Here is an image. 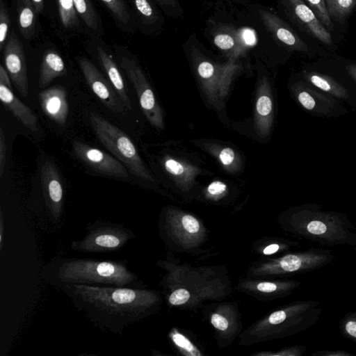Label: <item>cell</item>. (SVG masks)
Wrapping results in <instances>:
<instances>
[{
  "mask_svg": "<svg viewBox=\"0 0 356 356\" xmlns=\"http://www.w3.org/2000/svg\"><path fill=\"white\" fill-rule=\"evenodd\" d=\"M113 47L118 57L120 66L135 88L146 118L154 127L163 129L164 122L161 108L156 100L151 86L139 63L124 47L115 44Z\"/></svg>",
  "mask_w": 356,
  "mask_h": 356,
  "instance_id": "52a82bcc",
  "label": "cell"
},
{
  "mask_svg": "<svg viewBox=\"0 0 356 356\" xmlns=\"http://www.w3.org/2000/svg\"><path fill=\"white\" fill-rule=\"evenodd\" d=\"M331 19L343 23L356 6V0H325Z\"/></svg>",
  "mask_w": 356,
  "mask_h": 356,
  "instance_id": "83f0119b",
  "label": "cell"
},
{
  "mask_svg": "<svg viewBox=\"0 0 356 356\" xmlns=\"http://www.w3.org/2000/svg\"><path fill=\"white\" fill-rule=\"evenodd\" d=\"M309 6L314 12L317 17L323 24L326 29L332 30V20L326 9L325 0H305Z\"/></svg>",
  "mask_w": 356,
  "mask_h": 356,
  "instance_id": "4dcf8cb0",
  "label": "cell"
},
{
  "mask_svg": "<svg viewBox=\"0 0 356 356\" xmlns=\"http://www.w3.org/2000/svg\"><path fill=\"white\" fill-rule=\"evenodd\" d=\"M55 289L99 330L118 335L143 318L154 301L139 288L64 284Z\"/></svg>",
  "mask_w": 356,
  "mask_h": 356,
  "instance_id": "6da1fadb",
  "label": "cell"
},
{
  "mask_svg": "<svg viewBox=\"0 0 356 356\" xmlns=\"http://www.w3.org/2000/svg\"><path fill=\"white\" fill-rule=\"evenodd\" d=\"M79 17L96 37L104 33L101 19L90 0H73Z\"/></svg>",
  "mask_w": 356,
  "mask_h": 356,
  "instance_id": "cb8c5ba5",
  "label": "cell"
},
{
  "mask_svg": "<svg viewBox=\"0 0 356 356\" xmlns=\"http://www.w3.org/2000/svg\"><path fill=\"white\" fill-rule=\"evenodd\" d=\"M197 78L209 102L220 108L230 88L233 77L238 70L235 61L220 65L213 62L199 52L193 56Z\"/></svg>",
  "mask_w": 356,
  "mask_h": 356,
  "instance_id": "8992f818",
  "label": "cell"
},
{
  "mask_svg": "<svg viewBox=\"0 0 356 356\" xmlns=\"http://www.w3.org/2000/svg\"><path fill=\"white\" fill-rule=\"evenodd\" d=\"M109 11L117 27L126 33H134L137 25L129 6L124 0H99Z\"/></svg>",
  "mask_w": 356,
  "mask_h": 356,
  "instance_id": "ffe728a7",
  "label": "cell"
},
{
  "mask_svg": "<svg viewBox=\"0 0 356 356\" xmlns=\"http://www.w3.org/2000/svg\"><path fill=\"white\" fill-rule=\"evenodd\" d=\"M259 14L263 24L280 43L293 51H308V47L302 39L277 15L263 10L259 11Z\"/></svg>",
  "mask_w": 356,
  "mask_h": 356,
  "instance_id": "9a60e30c",
  "label": "cell"
},
{
  "mask_svg": "<svg viewBox=\"0 0 356 356\" xmlns=\"http://www.w3.org/2000/svg\"><path fill=\"white\" fill-rule=\"evenodd\" d=\"M227 189V185L221 181H213L207 188V193L210 197H218L222 195Z\"/></svg>",
  "mask_w": 356,
  "mask_h": 356,
  "instance_id": "836d02e7",
  "label": "cell"
},
{
  "mask_svg": "<svg viewBox=\"0 0 356 356\" xmlns=\"http://www.w3.org/2000/svg\"><path fill=\"white\" fill-rule=\"evenodd\" d=\"M238 48L236 57L242 55L248 49L254 45L257 42L255 32L250 28L237 29Z\"/></svg>",
  "mask_w": 356,
  "mask_h": 356,
  "instance_id": "f546056e",
  "label": "cell"
},
{
  "mask_svg": "<svg viewBox=\"0 0 356 356\" xmlns=\"http://www.w3.org/2000/svg\"><path fill=\"white\" fill-rule=\"evenodd\" d=\"M3 61L9 76L20 95H29V82L26 63L23 45L13 31L3 50Z\"/></svg>",
  "mask_w": 356,
  "mask_h": 356,
  "instance_id": "9c48e42d",
  "label": "cell"
},
{
  "mask_svg": "<svg viewBox=\"0 0 356 356\" xmlns=\"http://www.w3.org/2000/svg\"><path fill=\"white\" fill-rule=\"evenodd\" d=\"M293 223L297 234L319 245L356 247V225L343 213L312 205L298 210Z\"/></svg>",
  "mask_w": 356,
  "mask_h": 356,
  "instance_id": "3957f363",
  "label": "cell"
},
{
  "mask_svg": "<svg viewBox=\"0 0 356 356\" xmlns=\"http://www.w3.org/2000/svg\"><path fill=\"white\" fill-rule=\"evenodd\" d=\"M339 330L342 336L356 343V312L346 314L339 322Z\"/></svg>",
  "mask_w": 356,
  "mask_h": 356,
  "instance_id": "f1b7e54d",
  "label": "cell"
},
{
  "mask_svg": "<svg viewBox=\"0 0 356 356\" xmlns=\"http://www.w3.org/2000/svg\"><path fill=\"white\" fill-rule=\"evenodd\" d=\"M137 28L143 32L151 30L159 20V15L150 0H128Z\"/></svg>",
  "mask_w": 356,
  "mask_h": 356,
  "instance_id": "44dd1931",
  "label": "cell"
},
{
  "mask_svg": "<svg viewBox=\"0 0 356 356\" xmlns=\"http://www.w3.org/2000/svg\"><path fill=\"white\" fill-rule=\"evenodd\" d=\"M184 228L190 233H196L199 231L200 225L198 221L192 216L186 215L181 220Z\"/></svg>",
  "mask_w": 356,
  "mask_h": 356,
  "instance_id": "74e56055",
  "label": "cell"
},
{
  "mask_svg": "<svg viewBox=\"0 0 356 356\" xmlns=\"http://www.w3.org/2000/svg\"><path fill=\"white\" fill-rule=\"evenodd\" d=\"M88 46L95 53L99 63L105 72L124 107L131 110V101L127 94L124 79L107 45L100 40L99 37L93 36L89 40Z\"/></svg>",
  "mask_w": 356,
  "mask_h": 356,
  "instance_id": "7c38bea8",
  "label": "cell"
},
{
  "mask_svg": "<svg viewBox=\"0 0 356 356\" xmlns=\"http://www.w3.org/2000/svg\"><path fill=\"white\" fill-rule=\"evenodd\" d=\"M86 231L83 238L71 242L72 250L86 253L115 252L135 237L130 228L110 221L88 223Z\"/></svg>",
  "mask_w": 356,
  "mask_h": 356,
  "instance_id": "5b68a950",
  "label": "cell"
},
{
  "mask_svg": "<svg viewBox=\"0 0 356 356\" xmlns=\"http://www.w3.org/2000/svg\"><path fill=\"white\" fill-rule=\"evenodd\" d=\"M173 341L180 348L190 352L192 355H200L196 352L195 348L190 341L179 333H175L172 335Z\"/></svg>",
  "mask_w": 356,
  "mask_h": 356,
  "instance_id": "d590c367",
  "label": "cell"
},
{
  "mask_svg": "<svg viewBox=\"0 0 356 356\" xmlns=\"http://www.w3.org/2000/svg\"><path fill=\"white\" fill-rule=\"evenodd\" d=\"M4 3V0H0V4Z\"/></svg>",
  "mask_w": 356,
  "mask_h": 356,
  "instance_id": "7dc6e473",
  "label": "cell"
},
{
  "mask_svg": "<svg viewBox=\"0 0 356 356\" xmlns=\"http://www.w3.org/2000/svg\"><path fill=\"white\" fill-rule=\"evenodd\" d=\"M6 158V143L4 136L3 131L0 127V177L1 178L3 174Z\"/></svg>",
  "mask_w": 356,
  "mask_h": 356,
  "instance_id": "8d00e7d4",
  "label": "cell"
},
{
  "mask_svg": "<svg viewBox=\"0 0 356 356\" xmlns=\"http://www.w3.org/2000/svg\"><path fill=\"white\" fill-rule=\"evenodd\" d=\"M90 121L101 143L132 175L145 181H154L133 142L122 130L97 113L90 114Z\"/></svg>",
  "mask_w": 356,
  "mask_h": 356,
  "instance_id": "277c9868",
  "label": "cell"
},
{
  "mask_svg": "<svg viewBox=\"0 0 356 356\" xmlns=\"http://www.w3.org/2000/svg\"><path fill=\"white\" fill-rule=\"evenodd\" d=\"M304 76L306 80L316 88L334 97L343 100L349 98L348 91L345 87L327 75L315 72H306Z\"/></svg>",
  "mask_w": 356,
  "mask_h": 356,
  "instance_id": "7402d4cb",
  "label": "cell"
},
{
  "mask_svg": "<svg viewBox=\"0 0 356 356\" xmlns=\"http://www.w3.org/2000/svg\"><path fill=\"white\" fill-rule=\"evenodd\" d=\"M162 7H175L177 5V0H156Z\"/></svg>",
  "mask_w": 356,
  "mask_h": 356,
  "instance_id": "ee69618b",
  "label": "cell"
},
{
  "mask_svg": "<svg viewBox=\"0 0 356 356\" xmlns=\"http://www.w3.org/2000/svg\"><path fill=\"white\" fill-rule=\"evenodd\" d=\"M296 98L300 104L309 112L318 115H334L339 113V102L331 95H326L323 92L316 90L300 83L297 86L296 90Z\"/></svg>",
  "mask_w": 356,
  "mask_h": 356,
  "instance_id": "e0dca14e",
  "label": "cell"
},
{
  "mask_svg": "<svg viewBox=\"0 0 356 356\" xmlns=\"http://www.w3.org/2000/svg\"><path fill=\"white\" fill-rule=\"evenodd\" d=\"M286 3L293 19L309 35L326 44L332 43L330 33L303 0H286Z\"/></svg>",
  "mask_w": 356,
  "mask_h": 356,
  "instance_id": "5bb4252c",
  "label": "cell"
},
{
  "mask_svg": "<svg viewBox=\"0 0 356 356\" xmlns=\"http://www.w3.org/2000/svg\"><path fill=\"white\" fill-rule=\"evenodd\" d=\"M346 69L350 76L356 83V64H350L346 66Z\"/></svg>",
  "mask_w": 356,
  "mask_h": 356,
  "instance_id": "f6af8a7d",
  "label": "cell"
},
{
  "mask_svg": "<svg viewBox=\"0 0 356 356\" xmlns=\"http://www.w3.org/2000/svg\"><path fill=\"white\" fill-rule=\"evenodd\" d=\"M75 155L95 171L119 178L128 177L127 168L118 159L80 141L73 143Z\"/></svg>",
  "mask_w": 356,
  "mask_h": 356,
  "instance_id": "8fae6325",
  "label": "cell"
},
{
  "mask_svg": "<svg viewBox=\"0 0 356 356\" xmlns=\"http://www.w3.org/2000/svg\"><path fill=\"white\" fill-rule=\"evenodd\" d=\"M66 74L65 63L54 49L46 51L42 58L40 68L39 86L45 88L53 80Z\"/></svg>",
  "mask_w": 356,
  "mask_h": 356,
  "instance_id": "d6986e66",
  "label": "cell"
},
{
  "mask_svg": "<svg viewBox=\"0 0 356 356\" xmlns=\"http://www.w3.org/2000/svg\"><path fill=\"white\" fill-rule=\"evenodd\" d=\"M76 61L88 85L101 102L114 112L124 113V106L117 92L91 60L80 56Z\"/></svg>",
  "mask_w": 356,
  "mask_h": 356,
  "instance_id": "30bf717a",
  "label": "cell"
},
{
  "mask_svg": "<svg viewBox=\"0 0 356 356\" xmlns=\"http://www.w3.org/2000/svg\"><path fill=\"white\" fill-rule=\"evenodd\" d=\"M316 356H348L353 354L343 350H318L312 353Z\"/></svg>",
  "mask_w": 356,
  "mask_h": 356,
  "instance_id": "ab89813d",
  "label": "cell"
},
{
  "mask_svg": "<svg viewBox=\"0 0 356 356\" xmlns=\"http://www.w3.org/2000/svg\"><path fill=\"white\" fill-rule=\"evenodd\" d=\"M163 166L181 186H188L193 184L195 176L200 172L196 167L171 157L164 159Z\"/></svg>",
  "mask_w": 356,
  "mask_h": 356,
  "instance_id": "d4e9b609",
  "label": "cell"
},
{
  "mask_svg": "<svg viewBox=\"0 0 356 356\" xmlns=\"http://www.w3.org/2000/svg\"><path fill=\"white\" fill-rule=\"evenodd\" d=\"M279 249H280V245L278 244H276V243L270 244L264 248V254H267V255L272 254L276 252L277 251H278Z\"/></svg>",
  "mask_w": 356,
  "mask_h": 356,
  "instance_id": "7bdbcfd3",
  "label": "cell"
},
{
  "mask_svg": "<svg viewBox=\"0 0 356 356\" xmlns=\"http://www.w3.org/2000/svg\"><path fill=\"white\" fill-rule=\"evenodd\" d=\"M270 92L268 81L263 77L258 85L254 115L256 131L261 138L268 135L273 124V107Z\"/></svg>",
  "mask_w": 356,
  "mask_h": 356,
  "instance_id": "ac0fdd59",
  "label": "cell"
},
{
  "mask_svg": "<svg viewBox=\"0 0 356 356\" xmlns=\"http://www.w3.org/2000/svg\"><path fill=\"white\" fill-rule=\"evenodd\" d=\"M33 3L37 15L42 13L44 8V0H30Z\"/></svg>",
  "mask_w": 356,
  "mask_h": 356,
  "instance_id": "b9f144b4",
  "label": "cell"
},
{
  "mask_svg": "<svg viewBox=\"0 0 356 356\" xmlns=\"http://www.w3.org/2000/svg\"><path fill=\"white\" fill-rule=\"evenodd\" d=\"M218 158L220 163L228 169H232L236 166V154L231 147H225L219 150Z\"/></svg>",
  "mask_w": 356,
  "mask_h": 356,
  "instance_id": "d6a6232c",
  "label": "cell"
},
{
  "mask_svg": "<svg viewBox=\"0 0 356 356\" xmlns=\"http://www.w3.org/2000/svg\"><path fill=\"white\" fill-rule=\"evenodd\" d=\"M40 105L43 113L60 126L66 124L69 113L67 95L61 86L48 88L38 93Z\"/></svg>",
  "mask_w": 356,
  "mask_h": 356,
  "instance_id": "2e32d148",
  "label": "cell"
},
{
  "mask_svg": "<svg viewBox=\"0 0 356 356\" xmlns=\"http://www.w3.org/2000/svg\"><path fill=\"white\" fill-rule=\"evenodd\" d=\"M190 298L189 292L184 289L173 291L169 297V302L173 305H180L186 302Z\"/></svg>",
  "mask_w": 356,
  "mask_h": 356,
  "instance_id": "e575fe53",
  "label": "cell"
},
{
  "mask_svg": "<svg viewBox=\"0 0 356 356\" xmlns=\"http://www.w3.org/2000/svg\"><path fill=\"white\" fill-rule=\"evenodd\" d=\"M0 225H1V226H0V229H1L0 241H1V243H1V249L2 244H3L2 243V241H3L2 235H3V216H2L1 212V222H0Z\"/></svg>",
  "mask_w": 356,
  "mask_h": 356,
  "instance_id": "bcb514c9",
  "label": "cell"
},
{
  "mask_svg": "<svg viewBox=\"0 0 356 356\" xmlns=\"http://www.w3.org/2000/svg\"><path fill=\"white\" fill-rule=\"evenodd\" d=\"M257 289L262 292L271 293L277 289V286L273 282H261L257 285Z\"/></svg>",
  "mask_w": 356,
  "mask_h": 356,
  "instance_id": "60d3db41",
  "label": "cell"
},
{
  "mask_svg": "<svg viewBox=\"0 0 356 356\" xmlns=\"http://www.w3.org/2000/svg\"><path fill=\"white\" fill-rule=\"evenodd\" d=\"M18 26L20 33L30 40L34 35L36 25V12L30 0H16Z\"/></svg>",
  "mask_w": 356,
  "mask_h": 356,
  "instance_id": "603a6c76",
  "label": "cell"
},
{
  "mask_svg": "<svg viewBox=\"0 0 356 356\" xmlns=\"http://www.w3.org/2000/svg\"><path fill=\"white\" fill-rule=\"evenodd\" d=\"M213 41L218 49L229 54V60H236L238 48L237 29L226 26L220 27L214 33Z\"/></svg>",
  "mask_w": 356,
  "mask_h": 356,
  "instance_id": "484cf974",
  "label": "cell"
},
{
  "mask_svg": "<svg viewBox=\"0 0 356 356\" xmlns=\"http://www.w3.org/2000/svg\"><path fill=\"white\" fill-rule=\"evenodd\" d=\"M127 259H99L57 256L42 270L43 280L54 289L64 284L141 289Z\"/></svg>",
  "mask_w": 356,
  "mask_h": 356,
  "instance_id": "7a4b0ae2",
  "label": "cell"
},
{
  "mask_svg": "<svg viewBox=\"0 0 356 356\" xmlns=\"http://www.w3.org/2000/svg\"><path fill=\"white\" fill-rule=\"evenodd\" d=\"M211 322L216 328L220 330H225L229 325L227 320L218 314L212 315Z\"/></svg>",
  "mask_w": 356,
  "mask_h": 356,
  "instance_id": "f35d334b",
  "label": "cell"
},
{
  "mask_svg": "<svg viewBox=\"0 0 356 356\" xmlns=\"http://www.w3.org/2000/svg\"><path fill=\"white\" fill-rule=\"evenodd\" d=\"M58 10L62 26L69 31L79 28V15L73 0H57Z\"/></svg>",
  "mask_w": 356,
  "mask_h": 356,
  "instance_id": "4316f807",
  "label": "cell"
},
{
  "mask_svg": "<svg viewBox=\"0 0 356 356\" xmlns=\"http://www.w3.org/2000/svg\"><path fill=\"white\" fill-rule=\"evenodd\" d=\"M40 180L47 220L51 224V227L56 228L63 213V188L57 168L49 160L42 166Z\"/></svg>",
  "mask_w": 356,
  "mask_h": 356,
  "instance_id": "ba28073f",
  "label": "cell"
},
{
  "mask_svg": "<svg viewBox=\"0 0 356 356\" xmlns=\"http://www.w3.org/2000/svg\"><path fill=\"white\" fill-rule=\"evenodd\" d=\"M10 26L8 10L5 3L0 4V50L3 51L8 40Z\"/></svg>",
  "mask_w": 356,
  "mask_h": 356,
  "instance_id": "1f68e13d",
  "label": "cell"
},
{
  "mask_svg": "<svg viewBox=\"0 0 356 356\" xmlns=\"http://www.w3.org/2000/svg\"><path fill=\"white\" fill-rule=\"evenodd\" d=\"M9 74L0 65V99L3 106L26 127L33 131L38 130V118L29 107L21 102L13 92Z\"/></svg>",
  "mask_w": 356,
  "mask_h": 356,
  "instance_id": "4fadbf2b",
  "label": "cell"
}]
</instances>
